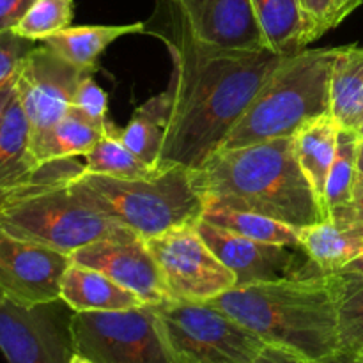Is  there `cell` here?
<instances>
[{
  "instance_id": "1",
  "label": "cell",
  "mask_w": 363,
  "mask_h": 363,
  "mask_svg": "<svg viewBox=\"0 0 363 363\" xmlns=\"http://www.w3.org/2000/svg\"><path fill=\"white\" fill-rule=\"evenodd\" d=\"M156 34L174 69L167 87V126L158 169L195 170L222 147L234 124L286 55L272 50H229L195 38L183 14L162 0Z\"/></svg>"
},
{
  "instance_id": "2",
  "label": "cell",
  "mask_w": 363,
  "mask_h": 363,
  "mask_svg": "<svg viewBox=\"0 0 363 363\" xmlns=\"http://www.w3.org/2000/svg\"><path fill=\"white\" fill-rule=\"evenodd\" d=\"M342 284V273H321L308 261L298 275L233 287L206 303L233 315L266 344L319 360L339 351Z\"/></svg>"
},
{
  "instance_id": "3",
  "label": "cell",
  "mask_w": 363,
  "mask_h": 363,
  "mask_svg": "<svg viewBox=\"0 0 363 363\" xmlns=\"http://www.w3.org/2000/svg\"><path fill=\"white\" fill-rule=\"evenodd\" d=\"M191 181L206 206L257 213L294 229L325 220L296 160L293 137L218 149L191 170Z\"/></svg>"
},
{
  "instance_id": "4",
  "label": "cell",
  "mask_w": 363,
  "mask_h": 363,
  "mask_svg": "<svg viewBox=\"0 0 363 363\" xmlns=\"http://www.w3.org/2000/svg\"><path fill=\"white\" fill-rule=\"evenodd\" d=\"M337 53L339 48H315L284 57L222 147L236 149L293 137L308 121L332 113V71Z\"/></svg>"
},
{
  "instance_id": "5",
  "label": "cell",
  "mask_w": 363,
  "mask_h": 363,
  "mask_svg": "<svg viewBox=\"0 0 363 363\" xmlns=\"http://www.w3.org/2000/svg\"><path fill=\"white\" fill-rule=\"evenodd\" d=\"M69 186L85 204L144 240L195 225L206 208L194 186L191 170L184 167L149 177H113L82 170Z\"/></svg>"
},
{
  "instance_id": "6",
  "label": "cell",
  "mask_w": 363,
  "mask_h": 363,
  "mask_svg": "<svg viewBox=\"0 0 363 363\" xmlns=\"http://www.w3.org/2000/svg\"><path fill=\"white\" fill-rule=\"evenodd\" d=\"M82 170L74 158L39 165L38 179L6 206L0 227L67 255L123 229L71 190L69 181Z\"/></svg>"
},
{
  "instance_id": "7",
  "label": "cell",
  "mask_w": 363,
  "mask_h": 363,
  "mask_svg": "<svg viewBox=\"0 0 363 363\" xmlns=\"http://www.w3.org/2000/svg\"><path fill=\"white\" fill-rule=\"evenodd\" d=\"M149 307L179 363H254L266 346L211 303L169 298Z\"/></svg>"
},
{
  "instance_id": "8",
  "label": "cell",
  "mask_w": 363,
  "mask_h": 363,
  "mask_svg": "<svg viewBox=\"0 0 363 363\" xmlns=\"http://www.w3.org/2000/svg\"><path fill=\"white\" fill-rule=\"evenodd\" d=\"M74 351L96 363H179L149 305L119 312H73Z\"/></svg>"
},
{
  "instance_id": "9",
  "label": "cell",
  "mask_w": 363,
  "mask_h": 363,
  "mask_svg": "<svg viewBox=\"0 0 363 363\" xmlns=\"http://www.w3.org/2000/svg\"><path fill=\"white\" fill-rule=\"evenodd\" d=\"M195 225L167 230L147 238L145 243L162 272L170 298L206 303L236 287V277L213 254Z\"/></svg>"
},
{
  "instance_id": "10",
  "label": "cell",
  "mask_w": 363,
  "mask_h": 363,
  "mask_svg": "<svg viewBox=\"0 0 363 363\" xmlns=\"http://www.w3.org/2000/svg\"><path fill=\"white\" fill-rule=\"evenodd\" d=\"M73 311L62 300L0 305V351L7 363H69L74 354Z\"/></svg>"
},
{
  "instance_id": "11",
  "label": "cell",
  "mask_w": 363,
  "mask_h": 363,
  "mask_svg": "<svg viewBox=\"0 0 363 363\" xmlns=\"http://www.w3.org/2000/svg\"><path fill=\"white\" fill-rule=\"evenodd\" d=\"M84 73L45 43L25 57L16 73V96L30 124V142L69 112Z\"/></svg>"
},
{
  "instance_id": "12",
  "label": "cell",
  "mask_w": 363,
  "mask_h": 363,
  "mask_svg": "<svg viewBox=\"0 0 363 363\" xmlns=\"http://www.w3.org/2000/svg\"><path fill=\"white\" fill-rule=\"evenodd\" d=\"M71 261L96 269L119 286L133 291L145 305L170 298L145 240L126 227L74 250Z\"/></svg>"
},
{
  "instance_id": "13",
  "label": "cell",
  "mask_w": 363,
  "mask_h": 363,
  "mask_svg": "<svg viewBox=\"0 0 363 363\" xmlns=\"http://www.w3.org/2000/svg\"><path fill=\"white\" fill-rule=\"evenodd\" d=\"M71 255L23 240L0 227V291L25 305L60 298V282Z\"/></svg>"
},
{
  "instance_id": "14",
  "label": "cell",
  "mask_w": 363,
  "mask_h": 363,
  "mask_svg": "<svg viewBox=\"0 0 363 363\" xmlns=\"http://www.w3.org/2000/svg\"><path fill=\"white\" fill-rule=\"evenodd\" d=\"M195 227L213 254L234 273L236 287L294 277L307 266H298L293 247L248 240L204 220H199Z\"/></svg>"
},
{
  "instance_id": "15",
  "label": "cell",
  "mask_w": 363,
  "mask_h": 363,
  "mask_svg": "<svg viewBox=\"0 0 363 363\" xmlns=\"http://www.w3.org/2000/svg\"><path fill=\"white\" fill-rule=\"evenodd\" d=\"M191 34L202 43L229 50H264L252 0H169Z\"/></svg>"
},
{
  "instance_id": "16",
  "label": "cell",
  "mask_w": 363,
  "mask_h": 363,
  "mask_svg": "<svg viewBox=\"0 0 363 363\" xmlns=\"http://www.w3.org/2000/svg\"><path fill=\"white\" fill-rule=\"evenodd\" d=\"M60 300L73 312H119L145 305L133 291L73 261L60 282Z\"/></svg>"
},
{
  "instance_id": "17",
  "label": "cell",
  "mask_w": 363,
  "mask_h": 363,
  "mask_svg": "<svg viewBox=\"0 0 363 363\" xmlns=\"http://www.w3.org/2000/svg\"><path fill=\"white\" fill-rule=\"evenodd\" d=\"M300 250L321 273H340L363 254V236L351 227L323 220L298 229Z\"/></svg>"
},
{
  "instance_id": "18",
  "label": "cell",
  "mask_w": 363,
  "mask_h": 363,
  "mask_svg": "<svg viewBox=\"0 0 363 363\" xmlns=\"http://www.w3.org/2000/svg\"><path fill=\"white\" fill-rule=\"evenodd\" d=\"M340 126L332 113L308 121L293 135L296 160L311 183L319 204H325V188L335 160ZM325 213V211H323Z\"/></svg>"
},
{
  "instance_id": "19",
  "label": "cell",
  "mask_w": 363,
  "mask_h": 363,
  "mask_svg": "<svg viewBox=\"0 0 363 363\" xmlns=\"http://www.w3.org/2000/svg\"><path fill=\"white\" fill-rule=\"evenodd\" d=\"M140 32H145V23L142 21L128 25H82L64 28L43 43L78 69L96 71L98 59L113 41Z\"/></svg>"
},
{
  "instance_id": "20",
  "label": "cell",
  "mask_w": 363,
  "mask_h": 363,
  "mask_svg": "<svg viewBox=\"0 0 363 363\" xmlns=\"http://www.w3.org/2000/svg\"><path fill=\"white\" fill-rule=\"evenodd\" d=\"M38 169L30 152V124L14 92L0 123V186L28 183Z\"/></svg>"
},
{
  "instance_id": "21",
  "label": "cell",
  "mask_w": 363,
  "mask_h": 363,
  "mask_svg": "<svg viewBox=\"0 0 363 363\" xmlns=\"http://www.w3.org/2000/svg\"><path fill=\"white\" fill-rule=\"evenodd\" d=\"M266 48L293 55L311 45L300 0H252Z\"/></svg>"
},
{
  "instance_id": "22",
  "label": "cell",
  "mask_w": 363,
  "mask_h": 363,
  "mask_svg": "<svg viewBox=\"0 0 363 363\" xmlns=\"http://www.w3.org/2000/svg\"><path fill=\"white\" fill-rule=\"evenodd\" d=\"M332 116L342 130L363 121V46H340L332 71Z\"/></svg>"
},
{
  "instance_id": "23",
  "label": "cell",
  "mask_w": 363,
  "mask_h": 363,
  "mask_svg": "<svg viewBox=\"0 0 363 363\" xmlns=\"http://www.w3.org/2000/svg\"><path fill=\"white\" fill-rule=\"evenodd\" d=\"M101 135L103 130L67 112L59 123L30 142L32 158L35 165H43L57 160L85 156L101 138Z\"/></svg>"
},
{
  "instance_id": "24",
  "label": "cell",
  "mask_w": 363,
  "mask_h": 363,
  "mask_svg": "<svg viewBox=\"0 0 363 363\" xmlns=\"http://www.w3.org/2000/svg\"><path fill=\"white\" fill-rule=\"evenodd\" d=\"M357 142L353 130L340 128L337 138L335 160L330 169L325 188V220L340 223L354 202V179H357Z\"/></svg>"
},
{
  "instance_id": "25",
  "label": "cell",
  "mask_w": 363,
  "mask_h": 363,
  "mask_svg": "<svg viewBox=\"0 0 363 363\" xmlns=\"http://www.w3.org/2000/svg\"><path fill=\"white\" fill-rule=\"evenodd\" d=\"M201 220L213 223L220 229L229 230L233 234H238V236L248 238V240L300 248L298 229L284 222H279V220L269 218V216L257 215V213L238 211V209L218 208V206H206Z\"/></svg>"
},
{
  "instance_id": "26",
  "label": "cell",
  "mask_w": 363,
  "mask_h": 363,
  "mask_svg": "<svg viewBox=\"0 0 363 363\" xmlns=\"http://www.w3.org/2000/svg\"><path fill=\"white\" fill-rule=\"evenodd\" d=\"M167 126V98L165 92L152 96L151 99L138 106L131 116L130 123L121 128L119 137L123 144L137 158L158 169L160 151Z\"/></svg>"
},
{
  "instance_id": "27",
  "label": "cell",
  "mask_w": 363,
  "mask_h": 363,
  "mask_svg": "<svg viewBox=\"0 0 363 363\" xmlns=\"http://www.w3.org/2000/svg\"><path fill=\"white\" fill-rule=\"evenodd\" d=\"M121 128L110 123L101 138L85 155L84 172L113 177H149L162 172L133 155L119 137Z\"/></svg>"
},
{
  "instance_id": "28",
  "label": "cell",
  "mask_w": 363,
  "mask_h": 363,
  "mask_svg": "<svg viewBox=\"0 0 363 363\" xmlns=\"http://www.w3.org/2000/svg\"><path fill=\"white\" fill-rule=\"evenodd\" d=\"M344 275L339 300V351L363 353V277L340 272Z\"/></svg>"
},
{
  "instance_id": "29",
  "label": "cell",
  "mask_w": 363,
  "mask_h": 363,
  "mask_svg": "<svg viewBox=\"0 0 363 363\" xmlns=\"http://www.w3.org/2000/svg\"><path fill=\"white\" fill-rule=\"evenodd\" d=\"M73 14V0H35L13 30L21 38L43 43L50 35L71 27Z\"/></svg>"
},
{
  "instance_id": "30",
  "label": "cell",
  "mask_w": 363,
  "mask_h": 363,
  "mask_svg": "<svg viewBox=\"0 0 363 363\" xmlns=\"http://www.w3.org/2000/svg\"><path fill=\"white\" fill-rule=\"evenodd\" d=\"M96 71H85L84 77L78 82L74 91L73 101L69 105V113L77 116L78 119L92 124L105 131L112 121H108V96L94 80Z\"/></svg>"
},
{
  "instance_id": "31",
  "label": "cell",
  "mask_w": 363,
  "mask_h": 363,
  "mask_svg": "<svg viewBox=\"0 0 363 363\" xmlns=\"http://www.w3.org/2000/svg\"><path fill=\"white\" fill-rule=\"evenodd\" d=\"M362 2L363 0H300L311 43L339 27Z\"/></svg>"
},
{
  "instance_id": "32",
  "label": "cell",
  "mask_w": 363,
  "mask_h": 363,
  "mask_svg": "<svg viewBox=\"0 0 363 363\" xmlns=\"http://www.w3.org/2000/svg\"><path fill=\"white\" fill-rule=\"evenodd\" d=\"M38 41L21 38L14 30H7L0 34V85L16 74L18 67L25 60V57L38 46Z\"/></svg>"
},
{
  "instance_id": "33",
  "label": "cell",
  "mask_w": 363,
  "mask_h": 363,
  "mask_svg": "<svg viewBox=\"0 0 363 363\" xmlns=\"http://www.w3.org/2000/svg\"><path fill=\"white\" fill-rule=\"evenodd\" d=\"M35 0H0V34L13 30Z\"/></svg>"
},
{
  "instance_id": "34",
  "label": "cell",
  "mask_w": 363,
  "mask_h": 363,
  "mask_svg": "<svg viewBox=\"0 0 363 363\" xmlns=\"http://www.w3.org/2000/svg\"><path fill=\"white\" fill-rule=\"evenodd\" d=\"M254 363H307V360L301 358L300 354L293 353V351L266 344L261 353H259V357L254 360Z\"/></svg>"
},
{
  "instance_id": "35",
  "label": "cell",
  "mask_w": 363,
  "mask_h": 363,
  "mask_svg": "<svg viewBox=\"0 0 363 363\" xmlns=\"http://www.w3.org/2000/svg\"><path fill=\"white\" fill-rule=\"evenodd\" d=\"M339 225L351 227V229L358 230V233L363 236V194L360 195V197L354 199L350 213H347V216L339 223Z\"/></svg>"
},
{
  "instance_id": "36",
  "label": "cell",
  "mask_w": 363,
  "mask_h": 363,
  "mask_svg": "<svg viewBox=\"0 0 363 363\" xmlns=\"http://www.w3.org/2000/svg\"><path fill=\"white\" fill-rule=\"evenodd\" d=\"M38 174H39V169H38V172H35L34 179L28 181V183L18 184V186H0V216H2L4 209H6V206L9 204V202L13 201V199H16L18 195H20L21 191L25 190V188L30 186V184L34 183L35 179H38Z\"/></svg>"
},
{
  "instance_id": "37",
  "label": "cell",
  "mask_w": 363,
  "mask_h": 363,
  "mask_svg": "<svg viewBox=\"0 0 363 363\" xmlns=\"http://www.w3.org/2000/svg\"><path fill=\"white\" fill-rule=\"evenodd\" d=\"M14 92H16V74H13L9 80H6L0 85V123H2L4 113H6L7 105H9L11 99H13Z\"/></svg>"
},
{
  "instance_id": "38",
  "label": "cell",
  "mask_w": 363,
  "mask_h": 363,
  "mask_svg": "<svg viewBox=\"0 0 363 363\" xmlns=\"http://www.w3.org/2000/svg\"><path fill=\"white\" fill-rule=\"evenodd\" d=\"M307 363H363L360 354L344 353V351H337V353L330 354V357L319 358V360H307Z\"/></svg>"
},
{
  "instance_id": "39",
  "label": "cell",
  "mask_w": 363,
  "mask_h": 363,
  "mask_svg": "<svg viewBox=\"0 0 363 363\" xmlns=\"http://www.w3.org/2000/svg\"><path fill=\"white\" fill-rule=\"evenodd\" d=\"M363 194V140L357 142V179H354V199Z\"/></svg>"
},
{
  "instance_id": "40",
  "label": "cell",
  "mask_w": 363,
  "mask_h": 363,
  "mask_svg": "<svg viewBox=\"0 0 363 363\" xmlns=\"http://www.w3.org/2000/svg\"><path fill=\"white\" fill-rule=\"evenodd\" d=\"M342 272H350V273H357V275L363 277V254L360 255L358 259H354L353 262H351L350 266H347L346 269H342Z\"/></svg>"
},
{
  "instance_id": "41",
  "label": "cell",
  "mask_w": 363,
  "mask_h": 363,
  "mask_svg": "<svg viewBox=\"0 0 363 363\" xmlns=\"http://www.w3.org/2000/svg\"><path fill=\"white\" fill-rule=\"evenodd\" d=\"M69 363H96V362H92L91 358L84 357V354H80V353H77V351H74V354L71 357Z\"/></svg>"
},
{
  "instance_id": "42",
  "label": "cell",
  "mask_w": 363,
  "mask_h": 363,
  "mask_svg": "<svg viewBox=\"0 0 363 363\" xmlns=\"http://www.w3.org/2000/svg\"><path fill=\"white\" fill-rule=\"evenodd\" d=\"M353 131H354V133H357V137H358V138H362V140H363V121H362L360 124H358L357 128H354Z\"/></svg>"
},
{
  "instance_id": "43",
  "label": "cell",
  "mask_w": 363,
  "mask_h": 363,
  "mask_svg": "<svg viewBox=\"0 0 363 363\" xmlns=\"http://www.w3.org/2000/svg\"><path fill=\"white\" fill-rule=\"evenodd\" d=\"M4 300H6V294H4L2 291H0V305H2V301H4Z\"/></svg>"
},
{
  "instance_id": "44",
  "label": "cell",
  "mask_w": 363,
  "mask_h": 363,
  "mask_svg": "<svg viewBox=\"0 0 363 363\" xmlns=\"http://www.w3.org/2000/svg\"><path fill=\"white\" fill-rule=\"evenodd\" d=\"M360 357H362V358H363V353H362V354H360Z\"/></svg>"
}]
</instances>
